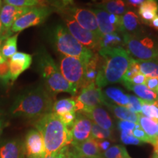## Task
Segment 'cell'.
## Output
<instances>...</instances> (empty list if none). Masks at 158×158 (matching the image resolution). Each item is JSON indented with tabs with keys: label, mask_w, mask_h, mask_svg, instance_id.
Masks as SVG:
<instances>
[{
	"label": "cell",
	"mask_w": 158,
	"mask_h": 158,
	"mask_svg": "<svg viewBox=\"0 0 158 158\" xmlns=\"http://www.w3.org/2000/svg\"><path fill=\"white\" fill-rule=\"evenodd\" d=\"M100 65L95 80L99 88L122 81L132 57L124 48H102L98 51Z\"/></svg>",
	"instance_id": "cell-2"
},
{
	"label": "cell",
	"mask_w": 158,
	"mask_h": 158,
	"mask_svg": "<svg viewBox=\"0 0 158 158\" xmlns=\"http://www.w3.org/2000/svg\"><path fill=\"white\" fill-rule=\"evenodd\" d=\"M144 0H127V4L133 7H138L143 2Z\"/></svg>",
	"instance_id": "cell-50"
},
{
	"label": "cell",
	"mask_w": 158,
	"mask_h": 158,
	"mask_svg": "<svg viewBox=\"0 0 158 158\" xmlns=\"http://www.w3.org/2000/svg\"><path fill=\"white\" fill-rule=\"evenodd\" d=\"M124 43L126 50L138 60H158V45L149 37L141 35L124 34Z\"/></svg>",
	"instance_id": "cell-6"
},
{
	"label": "cell",
	"mask_w": 158,
	"mask_h": 158,
	"mask_svg": "<svg viewBox=\"0 0 158 158\" xmlns=\"http://www.w3.org/2000/svg\"><path fill=\"white\" fill-rule=\"evenodd\" d=\"M51 8L45 6L31 7L30 10L19 18L11 27V32L19 33V31L41 24L51 13Z\"/></svg>",
	"instance_id": "cell-10"
},
{
	"label": "cell",
	"mask_w": 158,
	"mask_h": 158,
	"mask_svg": "<svg viewBox=\"0 0 158 158\" xmlns=\"http://www.w3.org/2000/svg\"><path fill=\"white\" fill-rule=\"evenodd\" d=\"M150 26H152V27L157 29V30H158V15H156L155 19L152 20V21Z\"/></svg>",
	"instance_id": "cell-51"
},
{
	"label": "cell",
	"mask_w": 158,
	"mask_h": 158,
	"mask_svg": "<svg viewBox=\"0 0 158 158\" xmlns=\"http://www.w3.org/2000/svg\"><path fill=\"white\" fill-rule=\"evenodd\" d=\"M157 138H158V130H157Z\"/></svg>",
	"instance_id": "cell-58"
},
{
	"label": "cell",
	"mask_w": 158,
	"mask_h": 158,
	"mask_svg": "<svg viewBox=\"0 0 158 158\" xmlns=\"http://www.w3.org/2000/svg\"><path fill=\"white\" fill-rule=\"evenodd\" d=\"M0 80L2 81L5 84L10 81V71L8 59L0 63Z\"/></svg>",
	"instance_id": "cell-39"
},
{
	"label": "cell",
	"mask_w": 158,
	"mask_h": 158,
	"mask_svg": "<svg viewBox=\"0 0 158 158\" xmlns=\"http://www.w3.org/2000/svg\"><path fill=\"white\" fill-rule=\"evenodd\" d=\"M73 98L76 102V111L79 113H82L97 106H101L106 102L101 89L99 88L95 84L81 88L78 96Z\"/></svg>",
	"instance_id": "cell-8"
},
{
	"label": "cell",
	"mask_w": 158,
	"mask_h": 158,
	"mask_svg": "<svg viewBox=\"0 0 158 158\" xmlns=\"http://www.w3.org/2000/svg\"><path fill=\"white\" fill-rule=\"evenodd\" d=\"M141 29L139 18L135 12L127 11L121 18L120 32L130 35H138Z\"/></svg>",
	"instance_id": "cell-17"
},
{
	"label": "cell",
	"mask_w": 158,
	"mask_h": 158,
	"mask_svg": "<svg viewBox=\"0 0 158 158\" xmlns=\"http://www.w3.org/2000/svg\"><path fill=\"white\" fill-rule=\"evenodd\" d=\"M124 86L129 90H132L136 95L142 100L144 101L152 102L158 100L157 94L155 91L149 89L146 85H133V84H124Z\"/></svg>",
	"instance_id": "cell-26"
},
{
	"label": "cell",
	"mask_w": 158,
	"mask_h": 158,
	"mask_svg": "<svg viewBox=\"0 0 158 158\" xmlns=\"http://www.w3.org/2000/svg\"><path fill=\"white\" fill-rule=\"evenodd\" d=\"M146 79L147 77L144 76L143 74H142L141 72L138 73V74H136L135 76H134L133 78L130 79V81L128 83H124V84H133V85H140V84H145Z\"/></svg>",
	"instance_id": "cell-45"
},
{
	"label": "cell",
	"mask_w": 158,
	"mask_h": 158,
	"mask_svg": "<svg viewBox=\"0 0 158 158\" xmlns=\"http://www.w3.org/2000/svg\"><path fill=\"white\" fill-rule=\"evenodd\" d=\"M35 126L42 135L46 154L56 152L71 144L70 129L56 114L51 112L40 116L37 118Z\"/></svg>",
	"instance_id": "cell-3"
},
{
	"label": "cell",
	"mask_w": 158,
	"mask_h": 158,
	"mask_svg": "<svg viewBox=\"0 0 158 158\" xmlns=\"http://www.w3.org/2000/svg\"><path fill=\"white\" fill-rule=\"evenodd\" d=\"M88 117L91 121H93L94 124L100 126L104 129L112 130L114 128V124L111 118L104 108L101 106H97L91 109L81 113Z\"/></svg>",
	"instance_id": "cell-16"
},
{
	"label": "cell",
	"mask_w": 158,
	"mask_h": 158,
	"mask_svg": "<svg viewBox=\"0 0 158 158\" xmlns=\"http://www.w3.org/2000/svg\"><path fill=\"white\" fill-rule=\"evenodd\" d=\"M8 62L10 64V81L12 82H14L16 79L19 78L20 75L24 72L27 68L24 65L20 64V63L13 62L8 59Z\"/></svg>",
	"instance_id": "cell-37"
},
{
	"label": "cell",
	"mask_w": 158,
	"mask_h": 158,
	"mask_svg": "<svg viewBox=\"0 0 158 158\" xmlns=\"http://www.w3.org/2000/svg\"><path fill=\"white\" fill-rule=\"evenodd\" d=\"M69 149H70V147L68 146H66V147L56 152L45 154L43 158H68Z\"/></svg>",
	"instance_id": "cell-43"
},
{
	"label": "cell",
	"mask_w": 158,
	"mask_h": 158,
	"mask_svg": "<svg viewBox=\"0 0 158 158\" xmlns=\"http://www.w3.org/2000/svg\"><path fill=\"white\" fill-rule=\"evenodd\" d=\"M140 72L147 78H158V60H138Z\"/></svg>",
	"instance_id": "cell-30"
},
{
	"label": "cell",
	"mask_w": 158,
	"mask_h": 158,
	"mask_svg": "<svg viewBox=\"0 0 158 158\" xmlns=\"http://www.w3.org/2000/svg\"><path fill=\"white\" fill-rule=\"evenodd\" d=\"M77 152L88 158H103L102 153L98 147L97 140L93 138H88L86 141L72 145Z\"/></svg>",
	"instance_id": "cell-18"
},
{
	"label": "cell",
	"mask_w": 158,
	"mask_h": 158,
	"mask_svg": "<svg viewBox=\"0 0 158 158\" xmlns=\"http://www.w3.org/2000/svg\"><path fill=\"white\" fill-rule=\"evenodd\" d=\"M100 65V56H99V54H94V56L90 59L88 64L86 65L84 82L82 87L92 84H95V80L97 76H98Z\"/></svg>",
	"instance_id": "cell-24"
},
{
	"label": "cell",
	"mask_w": 158,
	"mask_h": 158,
	"mask_svg": "<svg viewBox=\"0 0 158 158\" xmlns=\"http://www.w3.org/2000/svg\"><path fill=\"white\" fill-rule=\"evenodd\" d=\"M2 7V0H0V10H1Z\"/></svg>",
	"instance_id": "cell-57"
},
{
	"label": "cell",
	"mask_w": 158,
	"mask_h": 158,
	"mask_svg": "<svg viewBox=\"0 0 158 158\" xmlns=\"http://www.w3.org/2000/svg\"><path fill=\"white\" fill-rule=\"evenodd\" d=\"M3 32H4V31H3V28H2V22H1V21H0V35L2 34Z\"/></svg>",
	"instance_id": "cell-55"
},
{
	"label": "cell",
	"mask_w": 158,
	"mask_h": 158,
	"mask_svg": "<svg viewBox=\"0 0 158 158\" xmlns=\"http://www.w3.org/2000/svg\"><path fill=\"white\" fill-rule=\"evenodd\" d=\"M91 138L95 140H108L112 138V131L110 130L104 129L96 124H92Z\"/></svg>",
	"instance_id": "cell-33"
},
{
	"label": "cell",
	"mask_w": 158,
	"mask_h": 158,
	"mask_svg": "<svg viewBox=\"0 0 158 158\" xmlns=\"http://www.w3.org/2000/svg\"><path fill=\"white\" fill-rule=\"evenodd\" d=\"M5 127V124H4V122L2 118H0V135H2V133L3 128Z\"/></svg>",
	"instance_id": "cell-53"
},
{
	"label": "cell",
	"mask_w": 158,
	"mask_h": 158,
	"mask_svg": "<svg viewBox=\"0 0 158 158\" xmlns=\"http://www.w3.org/2000/svg\"><path fill=\"white\" fill-rule=\"evenodd\" d=\"M23 142L19 139L4 140L0 142V158H23Z\"/></svg>",
	"instance_id": "cell-15"
},
{
	"label": "cell",
	"mask_w": 158,
	"mask_h": 158,
	"mask_svg": "<svg viewBox=\"0 0 158 158\" xmlns=\"http://www.w3.org/2000/svg\"><path fill=\"white\" fill-rule=\"evenodd\" d=\"M138 14L143 23L150 25L156 15H158L157 0H144L139 6Z\"/></svg>",
	"instance_id": "cell-19"
},
{
	"label": "cell",
	"mask_w": 158,
	"mask_h": 158,
	"mask_svg": "<svg viewBox=\"0 0 158 158\" xmlns=\"http://www.w3.org/2000/svg\"><path fill=\"white\" fill-rule=\"evenodd\" d=\"M59 117L60 118L61 121L65 124V126L69 128L72 127L73 124L76 118V114L75 111H70L63 114L62 116H59Z\"/></svg>",
	"instance_id": "cell-42"
},
{
	"label": "cell",
	"mask_w": 158,
	"mask_h": 158,
	"mask_svg": "<svg viewBox=\"0 0 158 158\" xmlns=\"http://www.w3.org/2000/svg\"><path fill=\"white\" fill-rule=\"evenodd\" d=\"M98 8L104 10L110 14L122 15L127 12V6L124 0H102L96 5Z\"/></svg>",
	"instance_id": "cell-23"
},
{
	"label": "cell",
	"mask_w": 158,
	"mask_h": 158,
	"mask_svg": "<svg viewBox=\"0 0 158 158\" xmlns=\"http://www.w3.org/2000/svg\"><path fill=\"white\" fill-rule=\"evenodd\" d=\"M64 22L66 24V28L69 32L73 36L84 46L89 48L90 50L99 51L100 49V37L91 32L87 29L81 27L70 15L67 13L63 15Z\"/></svg>",
	"instance_id": "cell-9"
},
{
	"label": "cell",
	"mask_w": 158,
	"mask_h": 158,
	"mask_svg": "<svg viewBox=\"0 0 158 158\" xmlns=\"http://www.w3.org/2000/svg\"><path fill=\"white\" fill-rule=\"evenodd\" d=\"M136 124L137 123H134V122H132L122 121V120H120V121L117 122V126L118 129L120 130V132H132L134 128H135Z\"/></svg>",
	"instance_id": "cell-44"
},
{
	"label": "cell",
	"mask_w": 158,
	"mask_h": 158,
	"mask_svg": "<svg viewBox=\"0 0 158 158\" xmlns=\"http://www.w3.org/2000/svg\"><path fill=\"white\" fill-rule=\"evenodd\" d=\"M104 106L108 107V109L114 114V115L119 120H122V121H129L134 122V123H138V114H136L133 113V112H132L127 107L114 105L111 103V102L107 101V100H106Z\"/></svg>",
	"instance_id": "cell-22"
},
{
	"label": "cell",
	"mask_w": 158,
	"mask_h": 158,
	"mask_svg": "<svg viewBox=\"0 0 158 158\" xmlns=\"http://www.w3.org/2000/svg\"><path fill=\"white\" fill-rule=\"evenodd\" d=\"M31 7H16L5 4L0 10V21L2 25L4 32L12 35L10 31L12 26L15 21L30 10Z\"/></svg>",
	"instance_id": "cell-14"
},
{
	"label": "cell",
	"mask_w": 158,
	"mask_h": 158,
	"mask_svg": "<svg viewBox=\"0 0 158 158\" xmlns=\"http://www.w3.org/2000/svg\"><path fill=\"white\" fill-rule=\"evenodd\" d=\"M91 10L93 12L94 14L95 15L99 29H100V33L102 35H106L108 34V33L118 31L115 26L110 22L109 13H108V12L100 8H93Z\"/></svg>",
	"instance_id": "cell-21"
},
{
	"label": "cell",
	"mask_w": 158,
	"mask_h": 158,
	"mask_svg": "<svg viewBox=\"0 0 158 158\" xmlns=\"http://www.w3.org/2000/svg\"><path fill=\"white\" fill-rule=\"evenodd\" d=\"M70 111L76 112V102L73 98H64L57 100V101H55L53 105L52 112L58 116H62Z\"/></svg>",
	"instance_id": "cell-28"
},
{
	"label": "cell",
	"mask_w": 158,
	"mask_h": 158,
	"mask_svg": "<svg viewBox=\"0 0 158 158\" xmlns=\"http://www.w3.org/2000/svg\"><path fill=\"white\" fill-rule=\"evenodd\" d=\"M50 38L58 52L63 56L76 57L87 64L94 52L81 44L62 25H57L51 31Z\"/></svg>",
	"instance_id": "cell-5"
},
{
	"label": "cell",
	"mask_w": 158,
	"mask_h": 158,
	"mask_svg": "<svg viewBox=\"0 0 158 158\" xmlns=\"http://www.w3.org/2000/svg\"><path fill=\"white\" fill-rule=\"evenodd\" d=\"M36 62L45 88L51 94L55 96L60 92H67L73 96L76 95L78 89L64 78L54 60L45 49L39 51Z\"/></svg>",
	"instance_id": "cell-4"
},
{
	"label": "cell",
	"mask_w": 158,
	"mask_h": 158,
	"mask_svg": "<svg viewBox=\"0 0 158 158\" xmlns=\"http://www.w3.org/2000/svg\"><path fill=\"white\" fill-rule=\"evenodd\" d=\"M120 139L122 143L126 144V145H141L143 143V142L137 139V138L134 137L132 134V132H120Z\"/></svg>",
	"instance_id": "cell-40"
},
{
	"label": "cell",
	"mask_w": 158,
	"mask_h": 158,
	"mask_svg": "<svg viewBox=\"0 0 158 158\" xmlns=\"http://www.w3.org/2000/svg\"><path fill=\"white\" fill-rule=\"evenodd\" d=\"M141 114L147 117L158 120V100L149 102L141 100Z\"/></svg>",
	"instance_id": "cell-31"
},
{
	"label": "cell",
	"mask_w": 158,
	"mask_h": 158,
	"mask_svg": "<svg viewBox=\"0 0 158 158\" xmlns=\"http://www.w3.org/2000/svg\"><path fill=\"white\" fill-rule=\"evenodd\" d=\"M140 73L139 70V65H138V59H135L132 57L131 60H130L129 67L128 69L124 73L123 78L122 79L121 83L124 84V83H128L130 81V79L136 74Z\"/></svg>",
	"instance_id": "cell-35"
},
{
	"label": "cell",
	"mask_w": 158,
	"mask_h": 158,
	"mask_svg": "<svg viewBox=\"0 0 158 158\" xmlns=\"http://www.w3.org/2000/svg\"><path fill=\"white\" fill-rule=\"evenodd\" d=\"M86 65L76 57L62 56L59 61V70L64 78L77 89L84 85Z\"/></svg>",
	"instance_id": "cell-7"
},
{
	"label": "cell",
	"mask_w": 158,
	"mask_h": 158,
	"mask_svg": "<svg viewBox=\"0 0 158 158\" xmlns=\"http://www.w3.org/2000/svg\"><path fill=\"white\" fill-rule=\"evenodd\" d=\"M103 158H127L129 157L127 149L124 146L115 145L110 147L102 153Z\"/></svg>",
	"instance_id": "cell-32"
},
{
	"label": "cell",
	"mask_w": 158,
	"mask_h": 158,
	"mask_svg": "<svg viewBox=\"0 0 158 158\" xmlns=\"http://www.w3.org/2000/svg\"><path fill=\"white\" fill-rule=\"evenodd\" d=\"M123 35L121 32L108 33L102 35L100 40V48H124Z\"/></svg>",
	"instance_id": "cell-27"
},
{
	"label": "cell",
	"mask_w": 158,
	"mask_h": 158,
	"mask_svg": "<svg viewBox=\"0 0 158 158\" xmlns=\"http://www.w3.org/2000/svg\"><path fill=\"white\" fill-rule=\"evenodd\" d=\"M9 59L13 62L20 63V64L24 65L26 68L28 69L32 62V56L29 54H26V53L16 52Z\"/></svg>",
	"instance_id": "cell-36"
},
{
	"label": "cell",
	"mask_w": 158,
	"mask_h": 158,
	"mask_svg": "<svg viewBox=\"0 0 158 158\" xmlns=\"http://www.w3.org/2000/svg\"><path fill=\"white\" fill-rule=\"evenodd\" d=\"M128 98H129V103H128L127 108L133 113L136 114H141V99L132 95V94H128Z\"/></svg>",
	"instance_id": "cell-38"
},
{
	"label": "cell",
	"mask_w": 158,
	"mask_h": 158,
	"mask_svg": "<svg viewBox=\"0 0 158 158\" xmlns=\"http://www.w3.org/2000/svg\"><path fill=\"white\" fill-rule=\"evenodd\" d=\"M152 158H158V155H157V154H154V155Z\"/></svg>",
	"instance_id": "cell-56"
},
{
	"label": "cell",
	"mask_w": 158,
	"mask_h": 158,
	"mask_svg": "<svg viewBox=\"0 0 158 158\" xmlns=\"http://www.w3.org/2000/svg\"><path fill=\"white\" fill-rule=\"evenodd\" d=\"M5 4L16 7H35L43 6V0H4Z\"/></svg>",
	"instance_id": "cell-34"
},
{
	"label": "cell",
	"mask_w": 158,
	"mask_h": 158,
	"mask_svg": "<svg viewBox=\"0 0 158 158\" xmlns=\"http://www.w3.org/2000/svg\"><path fill=\"white\" fill-rule=\"evenodd\" d=\"M103 94L107 101L111 102V103L113 102L117 106L127 107L128 103H129L128 94H124L118 88L108 87L105 89Z\"/></svg>",
	"instance_id": "cell-25"
},
{
	"label": "cell",
	"mask_w": 158,
	"mask_h": 158,
	"mask_svg": "<svg viewBox=\"0 0 158 158\" xmlns=\"http://www.w3.org/2000/svg\"><path fill=\"white\" fill-rule=\"evenodd\" d=\"M68 158H88V157H84V156L80 155V154L77 152L76 150L73 148V149H69Z\"/></svg>",
	"instance_id": "cell-48"
},
{
	"label": "cell",
	"mask_w": 158,
	"mask_h": 158,
	"mask_svg": "<svg viewBox=\"0 0 158 158\" xmlns=\"http://www.w3.org/2000/svg\"><path fill=\"white\" fill-rule=\"evenodd\" d=\"M11 35H10V34H8V33H5V32H3L2 34L0 35V48H1L2 43L4 40L7 38V37L11 36ZM5 60H6V59L3 58L2 56V54H1V52H0V63H2Z\"/></svg>",
	"instance_id": "cell-49"
},
{
	"label": "cell",
	"mask_w": 158,
	"mask_h": 158,
	"mask_svg": "<svg viewBox=\"0 0 158 158\" xmlns=\"http://www.w3.org/2000/svg\"><path fill=\"white\" fill-rule=\"evenodd\" d=\"M138 123L149 138L150 143L154 145L157 139L158 120L138 114Z\"/></svg>",
	"instance_id": "cell-20"
},
{
	"label": "cell",
	"mask_w": 158,
	"mask_h": 158,
	"mask_svg": "<svg viewBox=\"0 0 158 158\" xmlns=\"http://www.w3.org/2000/svg\"><path fill=\"white\" fill-rule=\"evenodd\" d=\"M144 85L156 92L158 89V78H147Z\"/></svg>",
	"instance_id": "cell-46"
},
{
	"label": "cell",
	"mask_w": 158,
	"mask_h": 158,
	"mask_svg": "<svg viewBox=\"0 0 158 158\" xmlns=\"http://www.w3.org/2000/svg\"><path fill=\"white\" fill-rule=\"evenodd\" d=\"M66 13L70 15L83 28L90 31L100 38L101 37L102 35L100 33L95 15L92 10L81 7H69L66 10Z\"/></svg>",
	"instance_id": "cell-11"
},
{
	"label": "cell",
	"mask_w": 158,
	"mask_h": 158,
	"mask_svg": "<svg viewBox=\"0 0 158 158\" xmlns=\"http://www.w3.org/2000/svg\"><path fill=\"white\" fill-rule=\"evenodd\" d=\"M61 1H62L63 4L65 5H71V4L73 3V0H61Z\"/></svg>",
	"instance_id": "cell-54"
},
{
	"label": "cell",
	"mask_w": 158,
	"mask_h": 158,
	"mask_svg": "<svg viewBox=\"0 0 158 158\" xmlns=\"http://www.w3.org/2000/svg\"><path fill=\"white\" fill-rule=\"evenodd\" d=\"M23 147L27 158H43L46 154L42 135L36 129L30 130L27 133Z\"/></svg>",
	"instance_id": "cell-12"
},
{
	"label": "cell",
	"mask_w": 158,
	"mask_h": 158,
	"mask_svg": "<svg viewBox=\"0 0 158 158\" xmlns=\"http://www.w3.org/2000/svg\"><path fill=\"white\" fill-rule=\"evenodd\" d=\"M127 158H131V157H130V156H129V157H128Z\"/></svg>",
	"instance_id": "cell-59"
},
{
	"label": "cell",
	"mask_w": 158,
	"mask_h": 158,
	"mask_svg": "<svg viewBox=\"0 0 158 158\" xmlns=\"http://www.w3.org/2000/svg\"><path fill=\"white\" fill-rule=\"evenodd\" d=\"M97 141H98L99 149L102 153H103L104 152H106L110 148V142L108 140H97Z\"/></svg>",
	"instance_id": "cell-47"
},
{
	"label": "cell",
	"mask_w": 158,
	"mask_h": 158,
	"mask_svg": "<svg viewBox=\"0 0 158 158\" xmlns=\"http://www.w3.org/2000/svg\"><path fill=\"white\" fill-rule=\"evenodd\" d=\"M153 147H154V152H155V154L158 155V138L157 139V141H156L155 144L153 145Z\"/></svg>",
	"instance_id": "cell-52"
},
{
	"label": "cell",
	"mask_w": 158,
	"mask_h": 158,
	"mask_svg": "<svg viewBox=\"0 0 158 158\" xmlns=\"http://www.w3.org/2000/svg\"><path fill=\"white\" fill-rule=\"evenodd\" d=\"M132 134H133L134 137L136 138L141 142H143V143H150L149 138H148V136L147 135H146V133H144V131L142 130V128L141 127V126L139 125L138 123L136 124L135 128H134L133 131H132Z\"/></svg>",
	"instance_id": "cell-41"
},
{
	"label": "cell",
	"mask_w": 158,
	"mask_h": 158,
	"mask_svg": "<svg viewBox=\"0 0 158 158\" xmlns=\"http://www.w3.org/2000/svg\"><path fill=\"white\" fill-rule=\"evenodd\" d=\"M54 96L44 86L25 91L17 97L10 108L13 117L38 118L52 112Z\"/></svg>",
	"instance_id": "cell-1"
},
{
	"label": "cell",
	"mask_w": 158,
	"mask_h": 158,
	"mask_svg": "<svg viewBox=\"0 0 158 158\" xmlns=\"http://www.w3.org/2000/svg\"><path fill=\"white\" fill-rule=\"evenodd\" d=\"M19 33L11 35L3 40L2 43L0 52L4 59H10L17 52V40Z\"/></svg>",
	"instance_id": "cell-29"
},
{
	"label": "cell",
	"mask_w": 158,
	"mask_h": 158,
	"mask_svg": "<svg viewBox=\"0 0 158 158\" xmlns=\"http://www.w3.org/2000/svg\"><path fill=\"white\" fill-rule=\"evenodd\" d=\"M92 124L93 123L89 118L84 114L80 113L77 115L76 120L70 130L72 139L71 145L81 143L91 138Z\"/></svg>",
	"instance_id": "cell-13"
}]
</instances>
